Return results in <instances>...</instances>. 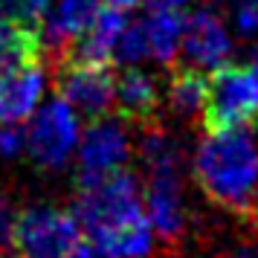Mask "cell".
Here are the masks:
<instances>
[{
    "instance_id": "cell-1",
    "label": "cell",
    "mask_w": 258,
    "mask_h": 258,
    "mask_svg": "<svg viewBox=\"0 0 258 258\" xmlns=\"http://www.w3.org/2000/svg\"><path fill=\"white\" fill-rule=\"evenodd\" d=\"M76 218L87 241L105 258H145L154 241V226L145 209L140 180L128 171L84 180Z\"/></svg>"
},
{
    "instance_id": "cell-2",
    "label": "cell",
    "mask_w": 258,
    "mask_h": 258,
    "mask_svg": "<svg viewBox=\"0 0 258 258\" xmlns=\"http://www.w3.org/2000/svg\"><path fill=\"white\" fill-rule=\"evenodd\" d=\"M195 177L215 203L249 212L258 200V142L246 128L209 131L195 157Z\"/></svg>"
},
{
    "instance_id": "cell-3",
    "label": "cell",
    "mask_w": 258,
    "mask_h": 258,
    "mask_svg": "<svg viewBox=\"0 0 258 258\" xmlns=\"http://www.w3.org/2000/svg\"><path fill=\"white\" fill-rule=\"evenodd\" d=\"M15 258H93L96 249L87 241L76 215L52 206H35L24 212L15 226Z\"/></svg>"
},
{
    "instance_id": "cell-4",
    "label": "cell",
    "mask_w": 258,
    "mask_h": 258,
    "mask_svg": "<svg viewBox=\"0 0 258 258\" xmlns=\"http://www.w3.org/2000/svg\"><path fill=\"white\" fill-rule=\"evenodd\" d=\"M142 163L148 168L145 209L151 226L163 238H174L183 229V200H180V154L163 134H148L142 142Z\"/></svg>"
},
{
    "instance_id": "cell-5",
    "label": "cell",
    "mask_w": 258,
    "mask_h": 258,
    "mask_svg": "<svg viewBox=\"0 0 258 258\" xmlns=\"http://www.w3.org/2000/svg\"><path fill=\"white\" fill-rule=\"evenodd\" d=\"M258 116V73L252 67H221L209 79L203 122L209 131L246 128Z\"/></svg>"
},
{
    "instance_id": "cell-6",
    "label": "cell",
    "mask_w": 258,
    "mask_h": 258,
    "mask_svg": "<svg viewBox=\"0 0 258 258\" xmlns=\"http://www.w3.org/2000/svg\"><path fill=\"white\" fill-rule=\"evenodd\" d=\"M79 142H82L79 113L70 107V102L55 99L32 113V125L26 131V148L41 165H49V168L64 165Z\"/></svg>"
},
{
    "instance_id": "cell-7",
    "label": "cell",
    "mask_w": 258,
    "mask_h": 258,
    "mask_svg": "<svg viewBox=\"0 0 258 258\" xmlns=\"http://www.w3.org/2000/svg\"><path fill=\"white\" fill-rule=\"evenodd\" d=\"M58 87L61 99L87 119L107 116V110L116 105V76L107 64H84L70 58L61 70Z\"/></svg>"
},
{
    "instance_id": "cell-8",
    "label": "cell",
    "mask_w": 258,
    "mask_h": 258,
    "mask_svg": "<svg viewBox=\"0 0 258 258\" xmlns=\"http://www.w3.org/2000/svg\"><path fill=\"white\" fill-rule=\"evenodd\" d=\"M128 157V134L119 122L110 119H93L90 131L79 142V165H82V180L113 174L122 168Z\"/></svg>"
},
{
    "instance_id": "cell-9",
    "label": "cell",
    "mask_w": 258,
    "mask_h": 258,
    "mask_svg": "<svg viewBox=\"0 0 258 258\" xmlns=\"http://www.w3.org/2000/svg\"><path fill=\"white\" fill-rule=\"evenodd\" d=\"M232 44L223 21L209 9L188 15L186 18V32H183V55L188 67L198 70H221L229 61Z\"/></svg>"
},
{
    "instance_id": "cell-10",
    "label": "cell",
    "mask_w": 258,
    "mask_h": 258,
    "mask_svg": "<svg viewBox=\"0 0 258 258\" xmlns=\"http://www.w3.org/2000/svg\"><path fill=\"white\" fill-rule=\"evenodd\" d=\"M47 87V76L38 61L0 76V125H21L41 105V96Z\"/></svg>"
},
{
    "instance_id": "cell-11",
    "label": "cell",
    "mask_w": 258,
    "mask_h": 258,
    "mask_svg": "<svg viewBox=\"0 0 258 258\" xmlns=\"http://www.w3.org/2000/svg\"><path fill=\"white\" fill-rule=\"evenodd\" d=\"M128 12L105 6L102 12L96 15V21L82 35L70 44V58L73 61H84V64H107V61L116 55L119 38L128 26Z\"/></svg>"
},
{
    "instance_id": "cell-12",
    "label": "cell",
    "mask_w": 258,
    "mask_h": 258,
    "mask_svg": "<svg viewBox=\"0 0 258 258\" xmlns=\"http://www.w3.org/2000/svg\"><path fill=\"white\" fill-rule=\"evenodd\" d=\"M102 9H105V0H58L52 18L44 26L41 41L55 52L67 49L87 26L93 24L96 15Z\"/></svg>"
},
{
    "instance_id": "cell-13",
    "label": "cell",
    "mask_w": 258,
    "mask_h": 258,
    "mask_svg": "<svg viewBox=\"0 0 258 258\" xmlns=\"http://www.w3.org/2000/svg\"><path fill=\"white\" fill-rule=\"evenodd\" d=\"M41 49H44V41L38 26L26 24L9 12H0V76L15 67H24L29 61H38Z\"/></svg>"
},
{
    "instance_id": "cell-14",
    "label": "cell",
    "mask_w": 258,
    "mask_h": 258,
    "mask_svg": "<svg viewBox=\"0 0 258 258\" xmlns=\"http://www.w3.org/2000/svg\"><path fill=\"white\" fill-rule=\"evenodd\" d=\"M116 105L128 119L145 122L160 105V90L151 76H145L142 70H125L116 79Z\"/></svg>"
},
{
    "instance_id": "cell-15",
    "label": "cell",
    "mask_w": 258,
    "mask_h": 258,
    "mask_svg": "<svg viewBox=\"0 0 258 258\" xmlns=\"http://www.w3.org/2000/svg\"><path fill=\"white\" fill-rule=\"evenodd\" d=\"M183 32H186V18L180 9H154L151 18L145 21V35H148V58L154 61H171L177 49L183 47Z\"/></svg>"
},
{
    "instance_id": "cell-16",
    "label": "cell",
    "mask_w": 258,
    "mask_h": 258,
    "mask_svg": "<svg viewBox=\"0 0 258 258\" xmlns=\"http://www.w3.org/2000/svg\"><path fill=\"white\" fill-rule=\"evenodd\" d=\"M206 96H209V79L198 67L177 70L168 82V105L183 116H191V113L203 110Z\"/></svg>"
},
{
    "instance_id": "cell-17",
    "label": "cell",
    "mask_w": 258,
    "mask_h": 258,
    "mask_svg": "<svg viewBox=\"0 0 258 258\" xmlns=\"http://www.w3.org/2000/svg\"><path fill=\"white\" fill-rule=\"evenodd\" d=\"M49 9V0H12L9 6H6V12L15 15V18H21L26 24L38 26V21L47 15Z\"/></svg>"
},
{
    "instance_id": "cell-18",
    "label": "cell",
    "mask_w": 258,
    "mask_h": 258,
    "mask_svg": "<svg viewBox=\"0 0 258 258\" xmlns=\"http://www.w3.org/2000/svg\"><path fill=\"white\" fill-rule=\"evenodd\" d=\"M15 226H18V215H15L12 203L0 195V252H9L12 249Z\"/></svg>"
},
{
    "instance_id": "cell-19",
    "label": "cell",
    "mask_w": 258,
    "mask_h": 258,
    "mask_svg": "<svg viewBox=\"0 0 258 258\" xmlns=\"http://www.w3.org/2000/svg\"><path fill=\"white\" fill-rule=\"evenodd\" d=\"M235 21L244 35H258V0H238Z\"/></svg>"
},
{
    "instance_id": "cell-20",
    "label": "cell",
    "mask_w": 258,
    "mask_h": 258,
    "mask_svg": "<svg viewBox=\"0 0 258 258\" xmlns=\"http://www.w3.org/2000/svg\"><path fill=\"white\" fill-rule=\"evenodd\" d=\"M26 145V134L18 125H0V154L3 157H15Z\"/></svg>"
},
{
    "instance_id": "cell-21",
    "label": "cell",
    "mask_w": 258,
    "mask_h": 258,
    "mask_svg": "<svg viewBox=\"0 0 258 258\" xmlns=\"http://www.w3.org/2000/svg\"><path fill=\"white\" fill-rule=\"evenodd\" d=\"M145 6H151V9H180L186 0H142Z\"/></svg>"
},
{
    "instance_id": "cell-22",
    "label": "cell",
    "mask_w": 258,
    "mask_h": 258,
    "mask_svg": "<svg viewBox=\"0 0 258 258\" xmlns=\"http://www.w3.org/2000/svg\"><path fill=\"white\" fill-rule=\"evenodd\" d=\"M229 258H258L255 249H241V252H232Z\"/></svg>"
},
{
    "instance_id": "cell-23",
    "label": "cell",
    "mask_w": 258,
    "mask_h": 258,
    "mask_svg": "<svg viewBox=\"0 0 258 258\" xmlns=\"http://www.w3.org/2000/svg\"><path fill=\"white\" fill-rule=\"evenodd\" d=\"M252 70H255V73H258V55H255V61H252Z\"/></svg>"
},
{
    "instance_id": "cell-24",
    "label": "cell",
    "mask_w": 258,
    "mask_h": 258,
    "mask_svg": "<svg viewBox=\"0 0 258 258\" xmlns=\"http://www.w3.org/2000/svg\"><path fill=\"white\" fill-rule=\"evenodd\" d=\"M9 3H12V0H0V6H9Z\"/></svg>"
}]
</instances>
